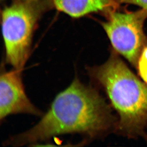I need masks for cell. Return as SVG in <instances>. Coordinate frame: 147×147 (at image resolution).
I'll return each mask as SVG.
<instances>
[{
    "label": "cell",
    "instance_id": "52a82bcc",
    "mask_svg": "<svg viewBox=\"0 0 147 147\" xmlns=\"http://www.w3.org/2000/svg\"><path fill=\"white\" fill-rule=\"evenodd\" d=\"M136 68L140 78L147 84V45L140 54Z\"/></svg>",
    "mask_w": 147,
    "mask_h": 147
},
{
    "label": "cell",
    "instance_id": "3957f363",
    "mask_svg": "<svg viewBox=\"0 0 147 147\" xmlns=\"http://www.w3.org/2000/svg\"><path fill=\"white\" fill-rule=\"evenodd\" d=\"M31 1H20L5 8L1 14L5 61L18 70L23 71L31 54L37 18Z\"/></svg>",
    "mask_w": 147,
    "mask_h": 147
},
{
    "label": "cell",
    "instance_id": "277c9868",
    "mask_svg": "<svg viewBox=\"0 0 147 147\" xmlns=\"http://www.w3.org/2000/svg\"><path fill=\"white\" fill-rule=\"evenodd\" d=\"M147 11L118 12L111 10L102 24L115 51L136 68L142 50L147 45L143 25Z\"/></svg>",
    "mask_w": 147,
    "mask_h": 147
},
{
    "label": "cell",
    "instance_id": "9c48e42d",
    "mask_svg": "<svg viewBox=\"0 0 147 147\" xmlns=\"http://www.w3.org/2000/svg\"><path fill=\"white\" fill-rule=\"evenodd\" d=\"M20 1H32L34 0H20Z\"/></svg>",
    "mask_w": 147,
    "mask_h": 147
},
{
    "label": "cell",
    "instance_id": "6da1fadb",
    "mask_svg": "<svg viewBox=\"0 0 147 147\" xmlns=\"http://www.w3.org/2000/svg\"><path fill=\"white\" fill-rule=\"evenodd\" d=\"M108 106L98 92L77 76L56 96L40 121L28 131L12 136L4 146H24L55 136L78 134L87 142L102 137L115 126Z\"/></svg>",
    "mask_w": 147,
    "mask_h": 147
},
{
    "label": "cell",
    "instance_id": "8992f818",
    "mask_svg": "<svg viewBox=\"0 0 147 147\" xmlns=\"http://www.w3.org/2000/svg\"><path fill=\"white\" fill-rule=\"evenodd\" d=\"M57 9L70 16L78 18L100 11L108 13L119 4L116 0H52Z\"/></svg>",
    "mask_w": 147,
    "mask_h": 147
},
{
    "label": "cell",
    "instance_id": "7a4b0ae2",
    "mask_svg": "<svg viewBox=\"0 0 147 147\" xmlns=\"http://www.w3.org/2000/svg\"><path fill=\"white\" fill-rule=\"evenodd\" d=\"M86 69L118 113L117 131L129 137L142 135L147 126V83L132 72L115 51L103 64Z\"/></svg>",
    "mask_w": 147,
    "mask_h": 147
},
{
    "label": "cell",
    "instance_id": "5b68a950",
    "mask_svg": "<svg viewBox=\"0 0 147 147\" xmlns=\"http://www.w3.org/2000/svg\"><path fill=\"white\" fill-rule=\"evenodd\" d=\"M1 64L0 77V121L13 114L40 116L42 111L34 105L25 92L22 70L6 71Z\"/></svg>",
    "mask_w": 147,
    "mask_h": 147
},
{
    "label": "cell",
    "instance_id": "ba28073f",
    "mask_svg": "<svg viewBox=\"0 0 147 147\" xmlns=\"http://www.w3.org/2000/svg\"><path fill=\"white\" fill-rule=\"evenodd\" d=\"M118 2L119 3H125L137 5L147 11V0H118Z\"/></svg>",
    "mask_w": 147,
    "mask_h": 147
}]
</instances>
